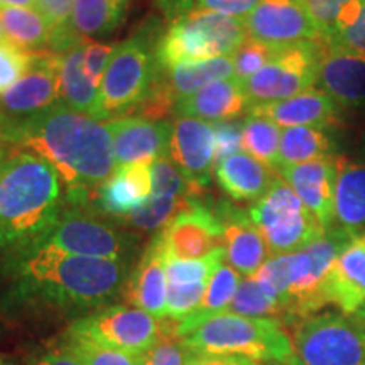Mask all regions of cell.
I'll use <instances>...</instances> for the list:
<instances>
[{"label":"cell","mask_w":365,"mask_h":365,"mask_svg":"<svg viewBox=\"0 0 365 365\" xmlns=\"http://www.w3.org/2000/svg\"><path fill=\"white\" fill-rule=\"evenodd\" d=\"M9 150H11V145L6 144L2 139H0V166H2V163L6 161Z\"/></svg>","instance_id":"db71d44e"},{"label":"cell","mask_w":365,"mask_h":365,"mask_svg":"<svg viewBox=\"0 0 365 365\" xmlns=\"http://www.w3.org/2000/svg\"><path fill=\"white\" fill-rule=\"evenodd\" d=\"M359 0H304L323 39L335 29L340 14Z\"/></svg>","instance_id":"b9f144b4"},{"label":"cell","mask_w":365,"mask_h":365,"mask_svg":"<svg viewBox=\"0 0 365 365\" xmlns=\"http://www.w3.org/2000/svg\"><path fill=\"white\" fill-rule=\"evenodd\" d=\"M333 217L340 230L359 235L365 227V161L349 163L339 158Z\"/></svg>","instance_id":"484cf974"},{"label":"cell","mask_w":365,"mask_h":365,"mask_svg":"<svg viewBox=\"0 0 365 365\" xmlns=\"http://www.w3.org/2000/svg\"><path fill=\"white\" fill-rule=\"evenodd\" d=\"M164 73H166V78L170 81L176 98L180 100L190 97L215 81L232 78L234 76V59L232 56H220L205 59V61L185 63V65L175 66Z\"/></svg>","instance_id":"f546056e"},{"label":"cell","mask_w":365,"mask_h":365,"mask_svg":"<svg viewBox=\"0 0 365 365\" xmlns=\"http://www.w3.org/2000/svg\"><path fill=\"white\" fill-rule=\"evenodd\" d=\"M122 296L130 307L144 309L159 319L168 318L166 250L161 234L154 237L144 249Z\"/></svg>","instance_id":"ac0fdd59"},{"label":"cell","mask_w":365,"mask_h":365,"mask_svg":"<svg viewBox=\"0 0 365 365\" xmlns=\"http://www.w3.org/2000/svg\"><path fill=\"white\" fill-rule=\"evenodd\" d=\"M168 325V318L159 319L130 304H110L71 322L65 333L139 357L161 339Z\"/></svg>","instance_id":"8fae6325"},{"label":"cell","mask_w":365,"mask_h":365,"mask_svg":"<svg viewBox=\"0 0 365 365\" xmlns=\"http://www.w3.org/2000/svg\"><path fill=\"white\" fill-rule=\"evenodd\" d=\"M59 56L33 53L29 70L0 97V120H22L58 103Z\"/></svg>","instance_id":"5bb4252c"},{"label":"cell","mask_w":365,"mask_h":365,"mask_svg":"<svg viewBox=\"0 0 365 365\" xmlns=\"http://www.w3.org/2000/svg\"><path fill=\"white\" fill-rule=\"evenodd\" d=\"M132 262L83 257L29 242L0 259V313L6 318L59 317L73 322L115 303Z\"/></svg>","instance_id":"6da1fadb"},{"label":"cell","mask_w":365,"mask_h":365,"mask_svg":"<svg viewBox=\"0 0 365 365\" xmlns=\"http://www.w3.org/2000/svg\"><path fill=\"white\" fill-rule=\"evenodd\" d=\"M227 312L250 318H276L282 322L284 312L272 298L264 293L252 276L240 281L239 289Z\"/></svg>","instance_id":"e575fe53"},{"label":"cell","mask_w":365,"mask_h":365,"mask_svg":"<svg viewBox=\"0 0 365 365\" xmlns=\"http://www.w3.org/2000/svg\"><path fill=\"white\" fill-rule=\"evenodd\" d=\"M175 325L176 323L170 319V325L161 339L150 346L148 352L137 357V365H186L190 350L176 336Z\"/></svg>","instance_id":"f35d334b"},{"label":"cell","mask_w":365,"mask_h":365,"mask_svg":"<svg viewBox=\"0 0 365 365\" xmlns=\"http://www.w3.org/2000/svg\"><path fill=\"white\" fill-rule=\"evenodd\" d=\"M279 125L272 120L249 113L242 125V149L244 153L266 164L267 168L279 170V145H281Z\"/></svg>","instance_id":"1f68e13d"},{"label":"cell","mask_w":365,"mask_h":365,"mask_svg":"<svg viewBox=\"0 0 365 365\" xmlns=\"http://www.w3.org/2000/svg\"><path fill=\"white\" fill-rule=\"evenodd\" d=\"M252 277L286 314V299L291 282V254L271 255Z\"/></svg>","instance_id":"8d00e7d4"},{"label":"cell","mask_w":365,"mask_h":365,"mask_svg":"<svg viewBox=\"0 0 365 365\" xmlns=\"http://www.w3.org/2000/svg\"><path fill=\"white\" fill-rule=\"evenodd\" d=\"M159 39L158 31L145 24L140 33L115 46L100 83L97 120L125 117L145 97L161 70L156 58Z\"/></svg>","instance_id":"5b68a950"},{"label":"cell","mask_w":365,"mask_h":365,"mask_svg":"<svg viewBox=\"0 0 365 365\" xmlns=\"http://www.w3.org/2000/svg\"><path fill=\"white\" fill-rule=\"evenodd\" d=\"M7 38H6V33H4V26H2V21H0V43H2V41H6Z\"/></svg>","instance_id":"11a10c76"},{"label":"cell","mask_w":365,"mask_h":365,"mask_svg":"<svg viewBox=\"0 0 365 365\" xmlns=\"http://www.w3.org/2000/svg\"><path fill=\"white\" fill-rule=\"evenodd\" d=\"M0 365H4V360H2V357H0Z\"/></svg>","instance_id":"9f6ffc18"},{"label":"cell","mask_w":365,"mask_h":365,"mask_svg":"<svg viewBox=\"0 0 365 365\" xmlns=\"http://www.w3.org/2000/svg\"><path fill=\"white\" fill-rule=\"evenodd\" d=\"M331 143L319 127H289L281 134L279 168L328 158Z\"/></svg>","instance_id":"4dcf8cb0"},{"label":"cell","mask_w":365,"mask_h":365,"mask_svg":"<svg viewBox=\"0 0 365 365\" xmlns=\"http://www.w3.org/2000/svg\"><path fill=\"white\" fill-rule=\"evenodd\" d=\"M150 178H153L154 196L175 200H191L203 196L205 190L191 182L168 156L159 158L150 164Z\"/></svg>","instance_id":"836d02e7"},{"label":"cell","mask_w":365,"mask_h":365,"mask_svg":"<svg viewBox=\"0 0 365 365\" xmlns=\"http://www.w3.org/2000/svg\"><path fill=\"white\" fill-rule=\"evenodd\" d=\"M325 41H304L279 46L271 61L249 80L242 81L249 108L291 98L318 81Z\"/></svg>","instance_id":"9c48e42d"},{"label":"cell","mask_w":365,"mask_h":365,"mask_svg":"<svg viewBox=\"0 0 365 365\" xmlns=\"http://www.w3.org/2000/svg\"><path fill=\"white\" fill-rule=\"evenodd\" d=\"M220 188L235 202H257L271 188V170L250 154L239 150L217 163Z\"/></svg>","instance_id":"d4e9b609"},{"label":"cell","mask_w":365,"mask_h":365,"mask_svg":"<svg viewBox=\"0 0 365 365\" xmlns=\"http://www.w3.org/2000/svg\"><path fill=\"white\" fill-rule=\"evenodd\" d=\"M242 21L250 38L276 48L323 39L304 0H261Z\"/></svg>","instance_id":"4fadbf2b"},{"label":"cell","mask_w":365,"mask_h":365,"mask_svg":"<svg viewBox=\"0 0 365 365\" xmlns=\"http://www.w3.org/2000/svg\"><path fill=\"white\" fill-rule=\"evenodd\" d=\"M75 352L78 354L83 365H137V357L129 354L120 352V350L108 349V346L98 345L95 341L80 339V336H71L65 333Z\"/></svg>","instance_id":"60d3db41"},{"label":"cell","mask_w":365,"mask_h":365,"mask_svg":"<svg viewBox=\"0 0 365 365\" xmlns=\"http://www.w3.org/2000/svg\"><path fill=\"white\" fill-rule=\"evenodd\" d=\"M274 53H276V46H269L261 41L249 38L242 43L235 53L232 54L234 59V78L239 81L249 80L259 70L271 61Z\"/></svg>","instance_id":"74e56055"},{"label":"cell","mask_w":365,"mask_h":365,"mask_svg":"<svg viewBox=\"0 0 365 365\" xmlns=\"http://www.w3.org/2000/svg\"><path fill=\"white\" fill-rule=\"evenodd\" d=\"M354 319L365 328V303L354 313Z\"/></svg>","instance_id":"f5cc1de1"},{"label":"cell","mask_w":365,"mask_h":365,"mask_svg":"<svg viewBox=\"0 0 365 365\" xmlns=\"http://www.w3.org/2000/svg\"><path fill=\"white\" fill-rule=\"evenodd\" d=\"M240 281V274L230 264H218L210 277L202 304L191 314V318H205L227 312L239 289Z\"/></svg>","instance_id":"d6a6232c"},{"label":"cell","mask_w":365,"mask_h":365,"mask_svg":"<svg viewBox=\"0 0 365 365\" xmlns=\"http://www.w3.org/2000/svg\"><path fill=\"white\" fill-rule=\"evenodd\" d=\"M328 298L344 314H354L365 303V234L355 235L336 257L328 276Z\"/></svg>","instance_id":"603a6c76"},{"label":"cell","mask_w":365,"mask_h":365,"mask_svg":"<svg viewBox=\"0 0 365 365\" xmlns=\"http://www.w3.org/2000/svg\"><path fill=\"white\" fill-rule=\"evenodd\" d=\"M24 365H83L66 336L38 349L26 359Z\"/></svg>","instance_id":"7bdbcfd3"},{"label":"cell","mask_w":365,"mask_h":365,"mask_svg":"<svg viewBox=\"0 0 365 365\" xmlns=\"http://www.w3.org/2000/svg\"><path fill=\"white\" fill-rule=\"evenodd\" d=\"M88 43V41H86ZM83 44L75 46L59 56V98L73 110L97 118L98 86L86 75Z\"/></svg>","instance_id":"4316f807"},{"label":"cell","mask_w":365,"mask_h":365,"mask_svg":"<svg viewBox=\"0 0 365 365\" xmlns=\"http://www.w3.org/2000/svg\"><path fill=\"white\" fill-rule=\"evenodd\" d=\"M130 0H75L71 31L83 41L107 38L124 24Z\"/></svg>","instance_id":"83f0119b"},{"label":"cell","mask_w":365,"mask_h":365,"mask_svg":"<svg viewBox=\"0 0 365 365\" xmlns=\"http://www.w3.org/2000/svg\"><path fill=\"white\" fill-rule=\"evenodd\" d=\"M168 158L191 182L207 188L217 164L215 124L193 117H178L171 124Z\"/></svg>","instance_id":"9a60e30c"},{"label":"cell","mask_w":365,"mask_h":365,"mask_svg":"<svg viewBox=\"0 0 365 365\" xmlns=\"http://www.w3.org/2000/svg\"><path fill=\"white\" fill-rule=\"evenodd\" d=\"M279 127H325L336 120V105L325 91L309 88L294 97L249 108Z\"/></svg>","instance_id":"cb8c5ba5"},{"label":"cell","mask_w":365,"mask_h":365,"mask_svg":"<svg viewBox=\"0 0 365 365\" xmlns=\"http://www.w3.org/2000/svg\"><path fill=\"white\" fill-rule=\"evenodd\" d=\"M354 237L333 227L307 247L291 254V282L284 322L298 323L330 304L328 276L336 257Z\"/></svg>","instance_id":"ba28073f"},{"label":"cell","mask_w":365,"mask_h":365,"mask_svg":"<svg viewBox=\"0 0 365 365\" xmlns=\"http://www.w3.org/2000/svg\"><path fill=\"white\" fill-rule=\"evenodd\" d=\"M186 365H262V364L245 357H237V355H210V354L190 352Z\"/></svg>","instance_id":"c3c4849f"},{"label":"cell","mask_w":365,"mask_h":365,"mask_svg":"<svg viewBox=\"0 0 365 365\" xmlns=\"http://www.w3.org/2000/svg\"><path fill=\"white\" fill-rule=\"evenodd\" d=\"M261 0H196L195 9L198 11H212L223 16L244 19Z\"/></svg>","instance_id":"bcb514c9"},{"label":"cell","mask_w":365,"mask_h":365,"mask_svg":"<svg viewBox=\"0 0 365 365\" xmlns=\"http://www.w3.org/2000/svg\"><path fill=\"white\" fill-rule=\"evenodd\" d=\"M287 185L293 188L301 202L317 217L325 230L333 228V202L339 175V158H323L314 161L279 168Z\"/></svg>","instance_id":"e0dca14e"},{"label":"cell","mask_w":365,"mask_h":365,"mask_svg":"<svg viewBox=\"0 0 365 365\" xmlns=\"http://www.w3.org/2000/svg\"><path fill=\"white\" fill-rule=\"evenodd\" d=\"M249 215L271 255L298 252L327 234L293 188L279 178H274L267 193L250 207Z\"/></svg>","instance_id":"52a82bcc"},{"label":"cell","mask_w":365,"mask_h":365,"mask_svg":"<svg viewBox=\"0 0 365 365\" xmlns=\"http://www.w3.org/2000/svg\"><path fill=\"white\" fill-rule=\"evenodd\" d=\"M325 41V39H323ZM318 81L335 103L365 102V56L333 48L325 41Z\"/></svg>","instance_id":"44dd1931"},{"label":"cell","mask_w":365,"mask_h":365,"mask_svg":"<svg viewBox=\"0 0 365 365\" xmlns=\"http://www.w3.org/2000/svg\"><path fill=\"white\" fill-rule=\"evenodd\" d=\"M181 344L195 354L237 355L255 362H279L294 354L293 341L276 318H250L230 312L185 318L175 325Z\"/></svg>","instance_id":"277c9868"},{"label":"cell","mask_w":365,"mask_h":365,"mask_svg":"<svg viewBox=\"0 0 365 365\" xmlns=\"http://www.w3.org/2000/svg\"><path fill=\"white\" fill-rule=\"evenodd\" d=\"M166 257L181 261L203 259L223 247V228L215 208L202 198H191L181 213L163 228Z\"/></svg>","instance_id":"7c38bea8"},{"label":"cell","mask_w":365,"mask_h":365,"mask_svg":"<svg viewBox=\"0 0 365 365\" xmlns=\"http://www.w3.org/2000/svg\"><path fill=\"white\" fill-rule=\"evenodd\" d=\"M156 7L166 17V21L173 22L180 21L186 14H190L196 6V0H154Z\"/></svg>","instance_id":"681fc988"},{"label":"cell","mask_w":365,"mask_h":365,"mask_svg":"<svg viewBox=\"0 0 365 365\" xmlns=\"http://www.w3.org/2000/svg\"><path fill=\"white\" fill-rule=\"evenodd\" d=\"M327 43L333 48H340L344 51L365 56V0L357 17L344 29H340L339 33L328 38Z\"/></svg>","instance_id":"ee69618b"},{"label":"cell","mask_w":365,"mask_h":365,"mask_svg":"<svg viewBox=\"0 0 365 365\" xmlns=\"http://www.w3.org/2000/svg\"><path fill=\"white\" fill-rule=\"evenodd\" d=\"M113 51H115V46L113 44H103V43H95V41H88L83 46V66L86 75L90 76L91 81L98 86L102 83L103 73L107 70L108 63Z\"/></svg>","instance_id":"f6af8a7d"},{"label":"cell","mask_w":365,"mask_h":365,"mask_svg":"<svg viewBox=\"0 0 365 365\" xmlns=\"http://www.w3.org/2000/svg\"><path fill=\"white\" fill-rule=\"evenodd\" d=\"M150 164L135 163L117 168L97 190L91 202L100 215L122 222L148 202L153 195Z\"/></svg>","instance_id":"ffe728a7"},{"label":"cell","mask_w":365,"mask_h":365,"mask_svg":"<svg viewBox=\"0 0 365 365\" xmlns=\"http://www.w3.org/2000/svg\"><path fill=\"white\" fill-rule=\"evenodd\" d=\"M190 200H175L163 198V196L150 195V198L139 210H135L132 215L122 220L127 227L137 228L143 232H153L164 228L186 208Z\"/></svg>","instance_id":"d590c367"},{"label":"cell","mask_w":365,"mask_h":365,"mask_svg":"<svg viewBox=\"0 0 365 365\" xmlns=\"http://www.w3.org/2000/svg\"><path fill=\"white\" fill-rule=\"evenodd\" d=\"M63 207L58 171L38 154L11 148L0 166V249L38 239Z\"/></svg>","instance_id":"3957f363"},{"label":"cell","mask_w":365,"mask_h":365,"mask_svg":"<svg viewBox=\"0 0 365 365\" xmlns=\"http://www.w3.org/2000/svg\"><path fill=\"white\" fill-rule=\"evenodd\" d=\"M267 365H303V362H301V360L293 354L291 357H287L284 360H279V362H269Z\"/></svg>","instance_id":"816d5d0a"},{"label":"cell","mask_w":365,"mask_h":365,"mask_svg":"<svg viewBox=\"0 0 365 365\" xmlns=\"http://www.w3.org/2000/svg\"><path fill=\"white\" fill-rule=\"evenodd\" d=\"M4 33L7 41L27 53L49 51L51 29L38 9H0Z\"/></svg>","instance_id":"f1b7e54d"},{"label":"cell","mask_w":365,"mask_h":365,"mask_svg":"<svg viewBox=\"0 0 365 365\" xmlns=\"http://www.w3.org/2000/svg\"><path fill=\"white\" fill-rule=\"evenodd\" d=\"M113 140L117 168L135 163H154L168 156L171 139L170 122L139 117H118L107 122Z\"/></svg>","instance_id":"2e32d148"},{"label":"cell","mask_w":365,"mask_h":365,"mask_svg":"<svg viewBox=\"0 0 365 365\" xmlns=\"http://www.w3.org/2000/svg\"><path fill=\"white\" fill-rule=\"evenodd\" d=\"M293 350L303 365H365V328L346 314H313L296 323Z\"/></svg>","instance_id":"30bf717a"},{"label":"cell","mask_w":365,"mask_h":365,"mask_svg":"<svg viewBox=\"0 0 365 365\" xmlns=\"http://www.w3.org/2000/svg\"><path fill=\"white\" fill-rule=\"evenodd\" d=\"M217 134V163L242 149V125L220 122L215 124Z\"/></svg>","instance_id":"7dc6e473"},{"label":"cell","mask_w":365,"mask_h":365,"mask_svg":"<svg viewBox=\"0 0 365 365\" xmlns=\"http://www.w3.org/2000/svg\"><path fill=\"white\" fill-rule=\"evenodd\" d=\"M139 242L137 235L112 227L90 213L88 208L65 205L56 220L33 244L71 255L132 262L139 250Z\"/></svg>","instance_id":"8992f818"},{"label":"cell","mask_w":365,"mask_h":365,"mask_svg":"<svg viewBox=\"0 0 365 365\" xmlns=\"http://www.w3.org/2000/svg\"><path fill=\"white\" fill-rule=\"evenodd\" d=\"M223 228V250L227 264L240 276L250 277L271 257L261 232L255 227L249 212L220 203L215 208Z\"/></svg>","instance_id":"d6986e66"},{"label":"cell","mask_w":365,"mask_h":365,"mask_svg":"<svg viewBox=\"0 0 365 365\" xmlns=\"http://www.w3.org/2000/svg\"><path fill=\"white\" fill-rule=\"evenodd\" d=\"M244 112H249V100L242 81L234 76L205 86L190 97L180 98L175 107L178 117H193L212 124L228 122Z\"/></svg>","instance_id":"7402d4cb"},{"label":"cell","mask_w":365,"mask_h":365,"mask_svg":"<svg viewBox=\"0 0 365 365\" xmlns=\"http://www.w3.org/2000/svg\"><path fill=\"white\" fill-rule=\"evenodd\" d=\"M31 59L33 53L17 48L11 41L6 39L0 43V97L26 75Z\"/></svg>","instance_id":"ab89813d"},{"label":"cell","mask_w":365,"mask_h":365,"mask_svg":"<svg viewBox=\"0 0 365 365\" xmlns=\"http://www.w3.org/2000/svg\"><path fill=\"white\" fill-rule=\"evenodd\" d=\"M38 9V0H0V9Z\"/></svg>","instance_id":"f907efd6"},{"label":"cell","mask_w":365,"mask_h":365,"mask_svg":"<svg viewBox=\"0 0 365 365\" xmlns=\"http://www.w3.org/2000/svg\"><path fill=\"white\" fill-rule=\"evenodd\" d=\"M0 139L38 154L58 171L65 205L90 208L97 190L117 170L107 124L63 102L22 120H0Z\"/></svg>","instance_id":"7a4b0ae2"}]
</instances>
